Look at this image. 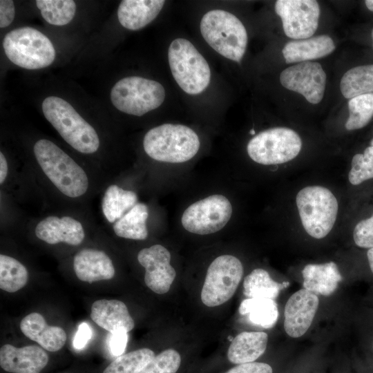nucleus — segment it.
<instances>
[{
	"label": "nucleus",
	"mask_w": 373,
	"mask_h": 373,
	"mask_svg": "<svg viewBox=\"0 0 373 373\" xmlns=\"http://www.w3.org/2000/svg\"><path fill=\"white\" fill-rule=\"evenodd\" d=\"M35 159L42 172L63 195L77 198L89 187L84 169L54 142L41 139L33 148Z\"/></svg>",
	"instance_id": "f257e3e1"
},
{
	"label": "nucleus",
	"mask_w": 373,
	"mask_h": 373,
	"mask_svg": "<svg viewBox=\"0 0 373 373\" xmlns=\"http://www.w3.org/2000/svg\"><path fill=\"white\" fill-rule=\"evenodd\" d=\"M200 142L197 133L182 124H164L150 129L144 135L145 153L154 160L183 163L198 152Z\"/></svg>",
	"instance_id": "f03ea898"
},
{
	"label": "nucleus",
	"mask_w": 373,
	"mask_h": 373,
	"mask_svg": "<svg viewBox=\"0 0 373 373\" xmlns=\"http://www.w3.org/2000/svg\"><path fill=\"white\" fill-rule=\"evenodd\" d=\"M41 108L46 119L70 146L84 154L97 151L100 142L96 131L70 103L50 96L43 101Z\"/></svg>",
	"instance_id": "7ed1b4c3"
},
{
	"label": "nucleus",
	"mask_w": 373,
	"mask_h": 373,
	"mask_svg": "<svg viewBox=\"0 0 373 373\" xmlns=\"http://www.w3.org/2000/svg\"><path fill=\"white\" fill-rule=\"evenodd\" d=\"M200 32L207 43L222 56L240 62L247 45V30L234 15L223 10L207 12L200 21Z\"/></svg>",
	"instance_id": "20e7f679"
},
{
	"label": "nucleus",
	"mask_w": 373,
	"mask_h": 373,
	"mask_svg": "<svg viewBox=\"0 0 373 373\" xmlns=\"http://www.w3.org/2000/svg\"><path fill=\"white\" fill-rule=\"evenodd\" d=\"M3 47L11 62L29 70L50 66L56 55L54 46L48 37L28 26L8 32L3 38Z\"/></svg>",
	"instance_id": "39448f33"
},
{
	"label": "nucleus",
	"mask_w": 373,
	"mask_h": 373,
	"mask_svg": "<svg viewBox=\"0 0 373 373\" xmlns=\"http://www.w3.org/2000/svg\"><path fill=\"white\" fill-rule=\"evenodd\" d=\"M169 64L178 86L189 95L204 91L211 79L209 66L191 41L177 38L168 50Z\"/></svg>",
	"instance_id": "423d86ee"
},
{
	"label": "nucleus",
	"mask_w": 373,
	"mask_h": 373,
	"mask_svg": "<svg viewBox=\"0 0 373 373\" xmlns=\"http://www.w3.org/2000/svg\"><path fill=\"white\" fill-rule=\"evenodd\" d=\"M296 203L306 232L321 239L332 229L338 213V202L332 192L322 186H308L298 191Z\"/></svg>",
	"instance_id": "0eeeda50"
},
{
	"label": "nucleus",
	"mask_w": 373,
	"mask_h": 373,
	"mask_svg": "<svg viewBox=\"0 0 373 373\" xmlns=\"http://www.w3.org/2000/svg\"><path fill=\"white\" fill-rule=\"evenodd\" d=\"M164 98L165 90L160 83L138 76L119 80L111 91L113 106L121 112L135 116L156 109Z\"/></svg>",
	"instance_id": "6e6552de"
},
{
	"label": "nucleus",
	"mask_w": 373,
	"mask_h": 373,
	"mask_svg": "<svg viewBox=\"0 0 373 373\" xmlns=\"http://www.w3.org/2000/svg\"><path fill=\"white\" fill-rule=\"evenodd\" d=\"M302 140L294 130L275 127L260 132L247 144V151L255 162L275 165L287 162L300 151Z\"/></svg>",
	"instance_id": "1a4fd4ad"
},
{
	"label": "nucleus",
	"mask_w": 373,
	"mask_h": 373,
	"mask_svg": "<svg viewBox=\"0 0 373 373\" xmlns=\"http://www.w3.org/2000/svg\"><path fill=\"white\" fill-rule=\"evenodd\" d=\"M241 261L234 256L217 257L207 269L201 291L202 302L216 307L227 302L235 294L243 276Z\"/></svg>",
	"instance_id": "9d476101"
},
{
	"label": "nucleus",
	"mask_w": 373,
	"mask_h": 373,
	"mask_svg": "<svg viewBox=\"0 0 373 373\" xmlns=\"http://www.w3.org/2000/svg\"><path fill=\"white\" fill-rule=\"evenodd\" d=\"M233 208L229 199L213 194L190 204L184 211L181 224L194 234L209 235L219 231L229 222Z\"/></svg>",
	"instance_id": "9b49d317"
},
{
	"label": "nucleus",
	"mask_w": 373,
	"mask_h": 373,
	"mask_svg": "<svg viewBox=\"0 0 373 373\" xmlns=\"http://www.w3.org/2000/svg\"><path fill=\"white\" fill-rule=\"evenodd\" d=\"M275 11L280 17L285 34L295 40L310 38L316 32L320 16L314 0H278Z\"/></svg>",
	"instance_id": "f8f14e48"
},
{
	"label": "nucleus",
	"mask_w": 373,
	"mask_h": 373,
	"mask_svg": "<svg viewBox=\"0 0 373 373\" xmlns=\"http://www.w3.org/2000/svg\"><path fill=\"white\" fill-rule=\"evenodd\" d=\"M280 82L285 88L302 95L307 102L316 104L324 95L326 75L319 63L305 61L283 70Z\"/></svg>",
	"instance_id": "ddd939ff"
},
{
	"label": "nucleus",
	"mask_w": 373,
	"mask_h": 373,
	"mask_svg": "<svg viewBox=\"0 0 373 373\" xmlns=\"http://www.w3.org/2000/svg\"><path fill=\"white\" fill-rule=\"evenodd\" d=\"M137 260L145 269L146 285L158 294L168 292L176 276L169 250L161 245H154L141 249Z\"/></svg>",
	"instance_id": "4468645a"
},
{
	"label": "nucleus",
	"mask_w": 373,
	"mask_h": 373,
	"mask_svg": "<svg viewBox=\"0 0 373 373\" xmlns=\"http://www.w3.org/2000/svg\"><path fill=\"white\" fill-rule=\"evenodd\" d=\"M318 305L317 295L304 288L293 294L285 307L286 333L292 338L305 334L314 320Z\"/></svg>",
	"instance_id": "2eb2a0df"
},
{
	"label": "nucleus",
	"mask_w": 373,
	"mask_h": 373,
	"mask_svg": "<svg viewBox=\"0 0 373 373\" xmlns=\"http://www.w3.org/2000/svg\"><path fill=\"white\" fill-rule=\"evenodd\" d=\"M35 233L37 238L50 245L63 242L77 246L85 238L82 224L75 218L66 216H50L44 218L36 225Z\"/></svg>",
	"instance_id": "dca6fc26"
},
{
	"label": "nucleus",
	"mask_w": 373,
	"mask_h": 373,
	"mask_svg": "<svg viewBox=\"0 0 373 373\" xmlns=\"http://www.w3.org/2000/svg\"><path fill=\"white\" fill-rule=\"evenodd\" d=\"M48 362L47 353L36 345L16 347L10 344L0 349V365L12 373H40Z\"/></svg>",
	"instance_id": "f3484780"
},
{
	"label": "nucleus",
	"mask_w": 373,
	"mask_h": 373,
	"mask_svg": "<svg viewBox=\"0 0 373 373\" xmlns=\"http://www.w3.org/2000/svg\"><path fill=\"white\" fill-rule=\"evenodd\" d=\"M73 268L82 281L92 283L110 280L115 276V268L110 257L103 251L85 248L74 257Z\"/></svg>",
	"instance_id": "a211bd4d"
},
{
	"label": "nucleus",
	"mask_w": 373,
	"mask_h": 373,
	"mask_svg": "<svg viewBox=\"0 0 373 373\" xmlns=\"http://www.w3.org/2000/svg\"><path fill=\"white\" fill-rule=\"evenodd\" d=\"M90 317L97 325L111 334L120 331L128 332L135 326L126 305L118 300L95 301L91 307Z\"/></svg>",
	"instance_id": "6ab92c4d"
},
{
	"label": "nucleus",
	"mask_w": 373,
	"mask_h": 373,
	"mask_svg": "<svg viewBox=\"0 0 373 373\" xmlns=\"http://www.w3.org/2000/svg\"><path fill=\"white\" fill-rule=\"evenodd\" d=\"M20 329L26 336L49 352L61 350L66 341V334L61 327L48 325L44 316L37 312L26 316L20 323Z\"/></svg>",
	"instance_id": "aec40b11"
},
{
	"label": "nucleus",
	"mask_w": 373,
	"mask_h": 373,
	"mask_svg": "<svg viewBox=\"0 0 373 373\" xmlns=\"http://www.w3.org/2000/svg\"><path fill=\"white\" fill-rule=\"evenodd\" d=\"M163 0H124L117 9L120 24L126 29L137 30L153 21L164 6Z\"/></svg>",
	"instance_id": "412c9836"
},
{
	"label": "nucleus",
	"mask_w": 373,
	"mask_h": 373,
	"mask_svg": "<svg viewBox=\"0 0 373 373\" xmlns=\"http://www.w3.org/2000/svg\"><path fill=\"white\" fill-rule=\"evenodd\" d=\"M328 35H319L287 43L282 50L286 63H301L325 57L335 49Z\"/></svg>",
	"instance_id": "4be33fe9"
},
{
	"label": "nucleus",
	"mask_w": 373,
	"mask_h": 373,
	"mask_svg": "<svg viewBox=\"0 0 373 373\" xmlns=\"http://www.w3.org/2000/svg\"><path fill=\"white\" fill-rule=\"evenodd\" d=\"M304 289L323 296L333 294L342 280L336 264H308L302 271Z\"/></svg>",
	"instance_id": "5701e85b"
},
{
	"label": "nucleus",
	"mask_w": 373,
	"mask_h": 373,
	"mask_svg": "<svg viewBox=\"0 0 373 373\" xmlns=\"http://www.w3.org/2000/svg\"><path fill=\"white\" fill-rule=\"evenodd\" d=\"M268 336L264 332H242L231 341L227 357L234 364L254 362L266 350Z\"/></svg>",
	"instance_id": "b1692460"
},
{
	"label": "nucleus",
	"mask_w": 373,
	"mask_h": 373,
	"mask_svg": "<svg viewBox=\"0 0 373 373\" xmlns=\"http://www.w3.org/2000/svg\"><path fill=\"white\" fill-rule=\"evenodd\" d=\"M149 216L148 206L137 202L123 217L113 225L116 236L120 238L144 240L148 237L146 221Z\"/></svg>",
	"instance_id": "393cba45"
},
{
	"label": "nucleus",
	"mask_w": 373,
	"mask_h": 373,
	"mask_svg": "<svg viewBox=\"0 0 373 373\" xmlns=\"http://www.w3.org/2000/svg\"><path fill=\"white\" fill-rule=\"evenodd\" d=\"M137 195L116 184L110 185L102 198V209L109 223H115L131 210L138 202Z\"/></svg>",
	"instance_id": "a878e982"
},
{
	"label": "nucleus",
	"mask_w": 373,
	"mask_h": 373,
	"mask_svg": "<svg viewBox=\"0 0 373 373\" xmlns=\"http://www.w3.org/2000/svg\"><path fill=\"white\" fill-rule=\"evenodd\" d=\"M238 310L252 324L266 329L274 327L278 316L277 304L271 298H246L240 303Z\"/></svg>",
	"instance_id": "bb28decb"
},
{
	"label": "nucleus",
	"mask_w": 373,
	"mask_h": 373,
	"mask_svg": "<svg viewBox=\"0 0 373 373\" xmlns=\"http://www.w3.org/2000/svg\"><path fill=\"white\" fill-rule=\"evenodd\" d=\"M340 89L347 99L373 93V64L359 66L348 70L341 78Z\"/></svg>",
	"instance_id": "cd10ccee"
},
{
	"label": "nucleus",
	"mask_w": 373,
	"mask_h": 373,
	"mask_svg": "<svg viewBox=\"0 0 373 373\" xmlns=\"http://www.w3.org/2000/svg\"><path fill=\"white\" fill-rule=\"evenodd\" d=\"M285 287L274 280L269 273L260 268L254 269L244 279L243 292L247 298H276Z\"/></svg>",
	"instance_id": "c85d7f7f"
},
{
	"label": "nucleus",
	"mask_w": 373,
	"mask_h": 373,
	"mask_svg": "<svg viewBox=\"0 0 373 373\" xmlns=\"http://www.w3.org/2000/svg\"><path fill=\"white\" fill-rule=\"evenodd\" d=\"M28 280L26 267L17 259L0 255V288L7 292H15L23 288Z\"/></svg>",
	"instance_id": "c756f323"
},
{
	"label": "nucleus",
	"mask_w": 373,
	"mask_h": 373,
	"mask_svg": "<svg viewBox=\"0 0 373 373\" xmlns=\"http://www.w3.org/2000/svg\"><path fill=\"white\" fill-rule=\"evenodd\" d=\"M36 5L46 21L54 26L68 23L76 12V4L72 0H37Z\"/></svg>",
	"instance_id": "7c9ffc66"
},
{
	"label": "nucleus",
	"mask_w": 373,
	"mask_h": 373,
	"mask_svg": "<svg viewBox=\"0 0 373 373\" xmlns=\"http://www.w3.org/2000/svg\"><path fill=\"white\" fill-rule=\"evenodd\" d=\"M155 356L149 348L139 349L117 356L103 373H139Z\"/></svg>",
	"instance_id": "2f4dec72"
},
{
	"label": "nucleus",
	"mask_w": 373,
	"mask_h": 373,
	"mask_svg": "<svg viewBox=\"0 0 373 373\" xmlns=\"http://www.w3.org/2000/svg\"><path fill=\"white\" fill-rule=\"evenodd\" d=\"M349 117L345 126L352 131L365 126L373 117V93L358 95L348 102Z\"/></svg>",
	"instance_id": "473e14b6"
},
{
	"label": "nucleus",
	"mask_w": 373,
	"mask_h": 373,
	"mask_svg": "<svg viewBox=\"0 0 373 373\" xmlns=\"http://www.w3.org/2000/svg\"><path fill=\"white\" fill-rule=\"evenodd\" d=\"M373 178V146L367 147L363 153L356 154L352 160L348 173L350 182L358 185Z\"/></svg>",
	"instance_id": "72a5a7b5"
},
{
	"label": "nucleus",
	"mask_w": 373,
	"mask_h": 373,
	"mask_svg": "<svg viewBox=\"0 0 373 373\" xmlns=\"http://www.w3.org/2000/svg\"><path fill=\"white\" fill-rule=\"evenodd\" d=\"M181 357L173 349H167L155 356L139 373H175Z\"/></svg>",
	"instance_id": "f704fd0d"
},
{
	"label": "nucleus",
	"mask_w": 373,
	"mask_h": 373,
	"mask_svg": "<svg viewBox=\"0 0 373 373\" xmlns=\"http://www.w3.org/2000/svg\"><path fill=\"white\" fill-rule=\"evenodd\" d=\"M353 238L359 247H373V214L370 218L362 220L356 224L353 231Z\"/></svg>",
	"instance_id": "c9c22d12"
},
{
	"label": "nucleus",
	"mask_w": 373,
	"mask_h": 373,
	"mask_svg": "<svg viewBox=\"0 0 373 373\" xmlns=\"http://www.w3.org/2000/svg\"><path fill=\"white\" fill-rule=\"evenodd\" d=\"M226 373H272V368L267 363L252 362L239 364Z\"/></svg>",
	"instance_id": "e433bc0d"
},
{
	"label": "nucleus",
	"mask_w": 373,
	"mask_h": 373,
	"mask_svg": "<svg viewBox=\"0 0 373 373\" xmlns=\"http://www.w3.org/2000/svg\"><path fill=\"white\" fill-rule=\"evenodd\" d=\"M127 341L128 335L125 331L111 334L109 339V348L111 354L115 356L122 355L126 350Z\"/></svg>",
	"instance_id": "4c0bfd02"
},
{
	"label": "nucleus",
	"mask_w": 373,
	"mask_h": 373,
	"mask_svg": "<svg viewBox=\"0 0 373 373\" xmlns=\"http://www.w3.org/2000/svg\"><path fill=\"white\" fill-rule=\"evenodd\" d=\"M15 17L14 2L11 0L0 1V27L8 26Z\"/></svg>",
	"instance_id": "58836bf2"
},
{
	"label": "nucleus",
	"mask_w": 373,
	"mask_h": 373,
	"mask_svg": "<svg viewBox=\"0 0 373 373\" xmlns=\"http://www.w3.org/2000/svg\"><path fill=\"white\" fill-rule=\"evenodd\" d=\"M92 336V330L86 323H82L79 325L73 340V346L75 349L82 350L84 348Z\"/></svg>",
	"instance_id": "ea45409f"
},
{
	"label": "nucleus",
	"mask_w": 373,
	"mask_h": 373,
	"mask_svg": "<svg viewBox=\"0 0 373 373\" xmlns=\"http://www.w3.org/2000/svg\"><path fill=\"white\" fill-rule=\"evenodd\" d=\"M8 165L4 154L0 153V184H3L8 176Z\"/></svg>",
	"instance_id": "a19ab883"
},
{
	"label": "nucleus",
	"mask_w": 373,
	"mask_h": 373,
	"mask_svg": "<svg viewBox=\"0 0 373 373\" xmlns=\"http://www.w3.org/2000/svg\"><path fill=\"white\" fill-rule=\"evenodd\" d=\"M367 258L368 264L370 266V269L371 270L372 274H373V247L368 249L367 251Z\"/></svg>",
	"instance_id": "79ce46f5"
},
{
	"label": "nucleus",
	"mask_w": 373,
	"mask_h": 373,
	"mask_svg": "<svg viewBox=\"0 0 373 373\" xmlns=\"http://www.w3.org/2000/svg\"><path fill=\"white\" fill-rule=\"evenodd\" d=\"M365 3L367 6V8L373 12V0H366L365 1Z\"/></svg>",
	"instance_id": "37998d69"
},
{
	"label": "nucleus",
	"mask_w": 373,
	"mask_h": 373,
	"mask_svg": "<svg viewBox=\"0 0 373 373\" xmlns=\"http://www.w3.org/2000/svg\"><path fill=\"white\" fill-rule=\"evenodd\" d=\"M250 133L252 134V135H254V134L255 133V131H254V130H251V131H250Z\"/></svg>",
	"instance_id": "c03bdc74"
},
{
	"label": "nucleus",
	"mask_w": 373,
	"mask_h": 373,
	"mask_svg": "<svg viewBox=\"0 0 373 373\" xmlns=\"http://www.w3.org/2000/svg\"><path fill=\"white\" fill-rule=\"evenodd\" d=\"M370 146H373V139L370 142Z\"/></svg>",
	"instance_id": "a18cd8bd"
},
{
	"label": "nucleus",
	"mask_w": 373,
	"mask_h": 373,
	"mask_svg": "<svg viewBox=\"0 0 373 373\" xmlns=\"http://www.w3.org/2000/svg\"><path fill=\"white\" fill-rule=\"evenodd\" d=\"M372 351H373V339H372Z\"/></svg>",
	"instance_id": "49530a36"
},
{
	"label": "nucleus",
	"mask_w": 373,
	"mask_h": 373,
	"mask_svg": "<svg viewBox=\"0 0 373 373\" xmlns=\"http://www.w3.org/2000/svg\"><path fill=\"white\" fill-rule=\"evenodd\" d=\"M372 39H373V30H372Z\"/></svg>",
	"instance_id": "de8ad7c7"
}]
</instances>
